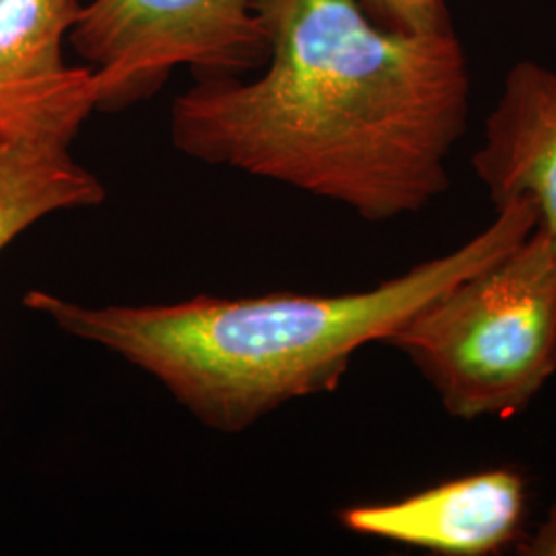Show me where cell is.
Wrapping results in <instances>:
<instances>
[{"label": "cell", "mask_w": 556, "mask_h": 556, "mask_svg": "<svg viewBox=\"0 0 556 556\" xmlns=\"http://www.w3.org/2000/svg\"><path fill=\"white\" fill-rule=\"evenodd\" d=\"M41 122H17V119L0 118V128H17V126H38ZM54 126H66V124H54ZM75 128V126H68ZM79 130V128H77Z\"/></svg>", "instance_id": "obj_11"}, {"label": "cell", "mask_w": 556, "mask_h": 556, "mask_svg": "<svg viewBox=\"0 0 556 556\" xmlns=\"http://www.w3.org/2000/svg\"><path fill=\"white\" fill-rule=\"evenodd\" d=\"M528 516V480L511 466L445 480L415 495L349 507L340 523L433 555L491 556L517 546Z\"/></svg>", "instance_id": "obj_5"}, {"label": "cell", "mask_w": 556, "mask_h": 556, "mask_svg": "<svg viewBox=\"0 0 556 556\" xmlns=\"http://www.w3.org/2000/svg\"><path fill=\"white\" fill-rule=\"evenodd\" d=\"M77 135L54 124L0 128V254L40 220L103 204L105 186L71 153Z\"/></svg>", "instance_id": "obj_8"}, {"label": "cell", "mask_w": 556, "mask_h": 556, "mask_svg": "<svg viewBox=\"0 0 556 556\" xmlns=\"http://www.w3.org/2000/svg\"><path fill=\"white\" fill-rule=\"evenodd\" d=\"M68 43L91 73L96 112L151 100L178 68L233 79L268 60L258 0H91Z\"/></svg>", "instance_id": "obj_4"}, {"label": "cell", "mask_w": 556, "mask_h": 556, "mask_svg": "<svg viewBox=\"0 0 556 556\" xmlns=\"http://www.w3.org/2000/svg\"><path fill=\"white\" fill-rule=\"evenodd\" d=\"M268 60L252 79L197 80L169 112L190 160L270 179L371 223L450 188L470 71L456 29L402 34L358 0H258Z\"/></svg>", "instance_id": "obj_1"}, {"label": "cell", "mask_w": 556, "mask_h": 556, "mask_svg": "<svg viewBox=\"0 0 556 556\" xmlns=\"http://www.w3.org/2000/svg\"><path fill=\"white\" fill-rule=\"evenodd\" d=\"M472 169L495 208L530 202L556 245V68L534 60L509 68Z\"/></svg>", "instance_id": "obj_6"}, {"label": "cell", "mask_w": 556, "mask_h": 556, "mask_svg": "<svg viewBox=\"0 0 556 556\" xmlns=\"http://www.w3.org/2000/svg\"><path fill=\"white\" fill-rule=\"evenodd\" d=\"M386 344L431 383L447 415L511 418L556 374V245L534 229L425 305Z\"/></svg>", "instance_id": "obj_3"}, {"label": "cell", "mask_w": 556, "mask_h": 556, "mask_svg": "<svg viewBox=\"0 0 556 556\" xmlns=\"http://www.w3.org/2000/svg\"><path fill=\"white\" fill-rule=\"evenodd\" d=\"M536 225L530 202H509L456 250L342 295L85 305L36 289L23 305L160 381L200 425L238 435L293 400L334 392L363 346L386 344L425 305L511 252Z\"/></svg>", "instance_id": "obj_2"}, {"label": "cell", "mask_w": 556, "mask_h": 556, "mask_svg": "<svg viewBox=\"0 0 556 556\" xmlns=\"http://www.w3.org/2000/svg\"><path fill=\"white\" fill-rule=\"evenodd\" d=\"M80 0H0V118L83 126L96 112L87 66L64 43Z\"/></svg>", "instance_id": "obj_7"}, {"label": "cell", "mask_w": 556, "mask_h": 556, "mask_svg": "<svg viewBox=\"0 0 556 556\" xmlns=\"http://www.w3.org/2000/svg\"><path fill=\"white\" fill-rule=\"evenodd\" d=\"M516 548L521 556H556V501L536 532L519 540Z\"/></svg>", "instance_id": "obj_10"}, {"label": "cell", "mask_w": 556, "mask_h": 556, "mask_svg": "<svg viewBox=\"0 0 556 556\" xmlns=\"http://www.w3.org/2000/svg\"><path fill=\"white\" fill-rule=\"evenodd\" d=\"M555 31H556V20H555Z\"/></svg>", "instance_id": "obj_12"}, {"label": "cell", "mask_w": 556, "mask_h": 556, "mask_svg": "<svg viewBox=\"0 0 556 556\" xmlns=\"http://www.w3.org/2000/svg\"><path fill=\"white\" fill-rule=\"evenodd\" d=\"M365 13L386 29L422 34L450 29L452 17L445 0H358Z\"/></svg>", "instance_id": "obj_9"}]
</instances>
